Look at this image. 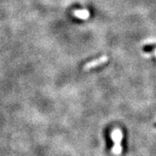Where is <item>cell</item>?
<instances>
[{
    "label": "cell",
    "instance_id": "cell-1",
    "mask_svg": "<svg viewBox=\"0 0 156 156\" xmlns=\"http://www.w3.org/2000/svg\"><path fill=\"white\" fill-rule=\"evenodd\" d=\"M112 140L114 142V146L112 148V152L114 155H119L122 153L121 142L123 140V133L119 128H115L112 132Z\"/></svg>",
    "mask_w": 156,
    "mask_h": 156
},
{
    "label": "cell",
    "instance_id": "cell-2",
    "mask_svg": "<svg viewBox=\"0 0 156 156\" xmlns=\"http://www.w3.org/2000/svg\"><path fill=\"white\" fill-rule=\"evenodd\" d=\"M108 61V57L106 55L101 56V58H97V59H95L92 62H88L87 64H85L84 66H83V69L84 71H88L89 69H92L97 67V66H100L103 64L106 63V62Z\"/></svg>",
    "mask_w": 156,
    "mask_h": 156
},
{
    "label": "cell",
    "instance_id": "cell-3",
    "mask_svg": "<svg viewBox=\"0 0 156 156\" xmlns=\"http://www.w3.org/2000/svg\"><path fill=\"white\" fill-rule=\"evenodd\" d=\"M74 16L77 18V19H83V20H86L89 18L90 13L86 9H80V10H76L73 12Z\"/></svg>",
    "mask_w": 156,
    "mask_h": 156
},
{
    "label": "cell",
    "instance_id": "cell-4",
    "mask_svg": "<svg viewBox=\"0 0 156 156\" xmlns=\"http://www.w3.org/2000/svg\"><path fill=\"white\" fill-rule=\"evenodd\" d=\"M154 55H155V58H156V49H154Z\"/></svg>",
    "mask_w": 156,
    "mask_h": 156
},
{
    "label": "cell",
    "instance_id": "cell-5",
    "mask_svg": "<svg viewBox=\"0 0 156 156\" xmlns=\"http://www.w3.org/2000/svg\"><path fill=\"white\" fill-rule=\"evenodd\" d=\"M155 120H156V119H155Z\"/></svg>",
    "mask_w": 156,
    "mask_h": 156
}]
</instances>
